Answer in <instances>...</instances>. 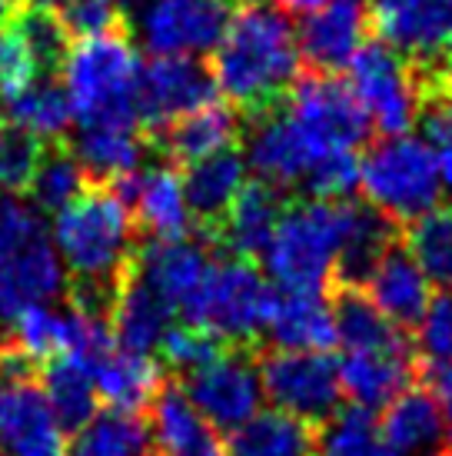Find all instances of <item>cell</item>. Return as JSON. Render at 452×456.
<instances>
[{
    "label": "cell",
    "mask_w": 452,
    "mask_h": 456,
    "mask_svg": "<svg viewBox=\"0 0 452 456\" xmlns=\"http://www.w3.org/2000/svg\"><path fill=\"white\" fill-rule=\"evenodd\" d=\"M216 101L214 70L187 53H153L137 74V120L147 130H164L187 110Z\"/></svg>",
    "instance_id": "cell-12"
},
{
    "label": "cell",
    "mask_w": 452,
    "mask_h": 456,
    "mask_svg": "<svg viewBox=\"0 0 452 456\" xmlns=\"http://www.w3.org/2000/svg\"><path fill=\"white\" fill-rule=\"evenodd\" d=\"M0 456H67V436L37 377L0 387Z\"/></svg>",
    "instance_id": "cell-16"
},
{
    "label": "cell",
    "mask_w": 452,
    "mask_h": 456,
    "mask_svg": "<svg viewBox=\"0 0 452 456\" xmlns=\"http://www.w3.org/2000/svg\"><path fill=\"white\" fill-rule=\"evenodd\" d=\"M250 120V140H246V153H243L246 167H253L256 177L273 183L283 193L303 187V180L323 160V153L303 137V130L293 124L283 101L253 114Z\"/></svg>",
    "instance_id": "cell-15"
},
{
    "label": "cell",
    "mask_w": 452,
    "mask_h": 456,
    "mask_svg": "<svg viewBox=\"0 0 452 456\" xmlns=\"http://www.w3.org/2000/svg\"><path fill=\"white\" fill-rule=\"evenodd\" d=\"M53 11L61 13L70 37H93L113 27H124V13L117 0H61Z\"/></svg>",
    "instance_id": "cell-45"
},
{
    "label": "cell",
    "mask_w": 452,
    "mask_h": 456,
    "mask_svg": "<svg viewBox=\"0 0 452 456\" xmlns=\"http://www.w3.org/2000/svg\"><path fill=\"white\" fill-rule=\"evenodd\" d=\"M13 4H17V0H0V24L7 20V13L13 11Z\"/></svg>",
    "instance_id": "cell-50"
},
{
    "label": "cell",
    "mask_w": 452,
    "mask_h": 456,
    "mask_svg": "<svg viewBox=\"0 0 452 456\" xmlns=\"http://www.w3.org/2000/svg\"><path fill=\"white\" fill-rule=\"evenodd\" d=\"M37 61L30 47L24 44V37L13 30L7 20L0 24V101L13 97L20 87H27L37 77Z\"/></svg>",
    "instance_id": "cell-46"
},
{
    "label": "cell",
    "mask_w": 452,
    "mask_h": 456,
    "mask_svg": "<svg viewBox=\"0 0 452 456\" xmlns=\"http://www.w3.org/2000/svg\"><path fill=\"white\" fill-rule=\"evenodd\" d=\"M333 323H336V343L346 350H413L406 330L396 327L379 310L363 287L333 283Z\"/></svg>",
    "instance_id": "cell-30"
},
{
    "label": "cell",
    "mask_w": 452,
    "mask_h": 456,
    "mask_svg": "<svg viewBox=\"0 0 452 456\" xmlns=\"http://www.w3.org/2000/svg\"><path fill=\"white\" fill-rule=\"evenodd\" d=\"M283 210H287L283 191H277L273 183H266L260 177L253 183H243L230 203V210L220 220V227H216L214 243H223L233 256L256 264L263 256Z\"/></svg>",
    "instance_id": "cell-24"
},
{
    "label": "cell",
    "mask_w": 452,
    "mask_h": 456,
    "mask_svg": "<svg viewBox=\"0 0 452 456\" xmlns=\"http://www.w3.org/2000/svg\"><path fill=\"white\" fill-rule=\"evenodd\" d=\"M53 216V247L70 283L117 293L137 254V224L126 203L107 183H87L77 200Z\"/></svg>",
    "instance_id": "cell-2"
},
{
    "label": "cell",
    "mask_w": 452,
    "mask_h": 456,
    "mask_svg": "<svg viewBox=\"0 0 452 456\" xmlns=\"http://www.w3.org/2000/svg\"><path fill=\"white\" fill-rule=\"evenodd\" d=\"M273 304H277L273 283L256 270L253 260L233 256L223 264H216V260L210 264L203 287L180 317L183 323L223 337L230 346L256 350L260 337L266 333Z\"/></svg>",
    "instance_id": "cell-6"
},
{
    "label": "cell",
    "mask_w": 452,
    "mask_h": 456,
    "mask_svg": "<svg viewBox=\"0 0 452 456\" xmlns=\"http://www.w3.org/2000/svg\"><path fill=\"white\" fill-rule=\"evenodd\" d=\"M343 396L363 410H383L413 387V350H346L336 363Z\"/></svg>",
    "instance_id": "cell-25"
},
{
    "label": "cell",
    "mask_w": 452,
    "mask_h": 456,
    "mask_svg": "<svg viewBox=\"0 0 452 456\" xmlns=\"http://www.w3.org/2000/svg\"><path fill=\"white\" fill-rule=\"evenodd\" d=\"M316 456H400L386 444L373 410L363 406H339L336 413L319 427Z\"/></svg>",
    "instance_id": "cell-38"
},
{
    "label": "cell",
    "mask_w": 452,
    "mask_h": 456,
    "mask_svg": "<svg viewBox=\"0 0 452 456\" xmlns=\"http://www.w3.org/2000/svg\"><path fill=\"white\" fill-rule=\"evenodd\" d=\"M369 24L402 61L432 64L452 47V0H373Z\"/></svg>",
    "instance_id": "cell-14"
},
{
    "label": "cell",
    "mask_w": 452,
    "mask_h": 456,
    "mask_svg": "<svg viewBox=\"0 0 452 456\" xmlns=\"http://www.w3.org/2000/svg\"><path fill=\"white\" fill-rule=\"evenodd\" d=\"M107 187L126 203L133 224L147 230L150 237H187L193 227L183 180L174 167H150V170L137 167Z\"/></svg>",
    "instance_id": "cell-17"
},
{
    "label": "cell",
    "mask_w": 452,
    "mask_h": 456,
    "mask_svg": "<svg viewBox=\"0 0 452 456\" xmlns=\"http://www.w3.org/2000/svg\"><path fill=\"white\" fill-rule=\"evenodd\" d=\"M226 4H237V7H243V4H253V0H226Z\"/></svg>",
    "instance_id": "cell-52"
},
{
    "label": "cell",
    "mask_w": 452,
    "mask_h": 456,
    "mask_svg": "<svg viewBox=\"0 0 452 456\" xmlns=\"http://www.w3.org/2000/svg\"><path fill=\"white\" fill-rule=\"evenodd\" d=\"M210 264H214L210 243H197L190 237H150L147 243H137L133 254V270L176 314H183L193 304Z\"/></svg>",
    "instance_id": "cell-18"
},
{
    "label": "cell",
    "mask_w": 452,
    "mask_h": 456,
    "mask_svg": "<svg viewBox=\"0 0 452 456\" xmlns=\"http://www.w3.org/2000/svg\"><path fill=\"white\" fill-rule=\"evenodd\" d=\"M143 151H147V143L137 134V127H124V124L80 127L77 140L70 143V153L90 183H113L117 177L137 170Z\"/></svg>",
    "instance_id": "cell-31"
},
{
    "label": "cell",
    "mask_w": 452,
    "mask_h": 456,
    "mask_svg": "<svg viewBox=\"0 0 452 456\" xmlns=\"http://www.w3.org/2000/svg\"><path fill=\"white\" fill-rule=\"evenodd\" d=\"M429 390L440 396L442 403V417H446V444H449V456H452V363H436L429 367Z\"/></svg>",
    "instance_id": "cell-48"
},
{
    "label": "cell",
    "mask_w": 452,
    "mask_h": 456,
    "mask_svg": "<svg viewBox=\"0 0 452 456\" xmlns=\"http://www.w3.org/2000/svg\"><path fill=\"white\" fill-rule=\"evenodd\" d=\"M442 84H452V47H449V53H446V80Z\"/></svg>",
    "instance_id": "cell-51"
},
{
    "label": "cell",
    "mask_w": 452,
    "mask_h": 456,
    "mask_svg": "<svg viewBox=\"0 0 452 456\" xmlns=\"http://www.w3.org/2000/svg\"><path fill=\"white\" fill-rule=\"evenodd\" d=\"M396 243V227L373 203L343 200V243H339L333 283L363 287L376 260Z\"/></svg>",
    "instance_id": "cell-26"
},
{
    "label": "cell",
    "mask_w": 452,
    "mask_h": 456,
    "mask_svg": "<svg viewBox=\"0 0 452 456\" xmlns=\"http://www.w3.org/2000/svg\"><path fill=\"white\" fill-rule=\"evenodd\" d=\"M270 340L283 350H327L336 343L333 310L323 293H277L270 314Z\"/></svg>",
    "instance_id": "cell-32"
},
{
    "label": "cell",
    "mask_w": 452,
    "mask_h": 456,
    "mask_svg": "<svg viewBox=\"0 0 452 456\" xmlns=\"http://www.w3.org/2000/svg\"><path fill=\"white\" fill-rule=\"evenodd\" d=\"M4 120L20 124L40 140H63L74 120L67 87L57 80V74H37L27 87L4 101Z\"/></svg>",
    "instance_id": "cell-35"
},
{
    "label": "cell",
    "mask_w": 452,
    "mask_h": 456,
    "mask_svg": "<svg viewBox=\"0 0 452 456\" xmlns=\"http://www.w3.org/2000/svg\"><path fill=\"white\" fill-rule=\"evenodd\" d=\"M316 427L283 410H256L246 423L230 430L226 456H316Z\"/></svg>",
    "instance_id": "cell-33"
},
{
    "label": "cell",
    "mask_w": 452,
    "mask_h": 456,
    "mask_svg": "<svg viewBox=\"0 0 452 456\" xmlns=\"http://www.w3.org/2000/svg\"><path fill=\"white\" fill-rule=\"evenodd\" d=\"M90 180L87 174L80 170V164L74 160V153L67 143H57V147H47L44 157H40L37 164V174L30 180V200L37 207L40 214H61L63 207L70 200H77L84 187H87Z\"/></svg>",
    "instance_id": "cell-40"
},
{
    "label": "cell",
    "mask_w": 452,
    "mask_h": 456,
    "mask_svg": "<svg viewBox=\"0 0 452 456\" xmlns=\"http://www.w3.org/2000/svg\"><path fill=\"white\" fill-rule=\"evenodd\" d=\"M383 410L386 413H383L379 430L400 456L429 453L442 444L446 417H442L440 396L429 387H406Z\"/></svg>",
    "instance_id": "cell-29"
},
{
    "label": "cell",
    "mask_w": 452,
    "mask_h": 456,
    "mask_svg": "<svg viewBox=\"0 0 452 456\" xmlns=\"http://www.w3.org/2000/svg\"><path fill=\"white\" fill-rule=\"evenodd\" d=\"M63 287L67 270L40 210L17 193H0V317L47 304Z\"/></svg>",
    "instance_id": "cell-4"
},
{
    "label": "cell",
    "mask_w": 452,
    "mask_h": 456,
    "mask_svg": "<svg viewBox=\"0 0 452 456\" xmlns=\"http://www.w3.org/2000/svg\"><path fill=\"white\" fill-rule=\"evenodd\" d=\"M0 343L44 367L47 360L63 354V314L44 304L24 306L17 317H11V330Z\"/></svg>",
    "instance_id": "cell-41"
},
{
    "label": "cell",
    "mask_w": 452,
    "mask_h": 456,
    "mask_svg": "<svg viewBox=\"0 0 452 456\" xmlns=\"http://www.w3.org/2000/svg\"><path fill=\"white\" fill-rule=\"evenodd\" d=\"M174 306L166 304L130 264V270L117 283L110 304V330L113 340L120 343V350H137V354L157 350L164 333L174 327Z\"/></svg>",
    "instance_id": "cell-23"
},
{
    "label": "cell",
    "mask_w": 452,
    "mask_h": 456,
    "mask_svg": "<svg viewBox=\"0 0 452 456\" xmlns=\"http://www.w3.org/2000/svg\"><path fill=\"white\" fill-rule=\"evenodd\" d=\"M44 151L47 140H40L13 120H0V193L27 191Z\"/></svg>",
    "instance_id": "cell-42"
},
{
    "label": "cell",
    "mask_w": 452,
    "mask_h": 456,
    "mask_svg": "<svg viewBox=\"0 0 452 456\" xmlns=\"http://www.w3.org/2000/svg\"><path fill=\"white\" fill-rule=\"evenodd\" d=\"M300 44L287 13L253 0L243 4L223 37L214 47V80L230 103L246 117L260 114L287 97L293 80L300 77Z\"/></svg>",
    "instance_id": "cell-1"
},
{
    "label": "cell",
    "mask_w": 452,
    "mask_h": 456,
    "mask_svg": "<svg viewBox=\"0 0 452 456\" xmlns=\"http://www.w3.org/2000/svg\"><path fill=\"white\" fill-rule=\"evenodd\" d=\"M137 74L140 57L126 37V27L77 40L63 61V87L77 124L137 127Z\"/></svg>",
    "instance_id": "cell-3"
},
{
    "label": "cell",
    "mask_w": 452,
    "mask_h": 456,
    "mask_svg": "<svg viewBox=\"0 0 452 456\" xmlns=\"http://www.w3.org/2000/svg\"><path fill=\"white\" fill-rule=\"evenodd\" d=\"M363 290L402 330L416 327L423 320V314L429 310V304L436 300L432 297V283L423 273V266L416 264L413 254L406 250V243L400 240L376 260L373 273L366 277Z\"/></svg>",
    "instance_id": "cell-20"
},
{
    "label": "cell",
    "mask_w": 452,
    "mask_h": 456,
    "mask_svg": "<svg viewBox=\"0 0 452 456\" xmlns=\"http://www.w3.org/2000/svg\"><path fill=\"white\" fill-rule=\"evenodd\" d=\"M256 373L273 410H283L316 430L339 410V367L327 350L273 346L266 354H256Z\"/></svg>",
    "instance_id": "cell-8"
},
{
    "label": "cell",
    "mask_w": 452,
    "mask_h": 456,
    "mask_svg": "<svg viewBox=\"0 0 452 456\" xmlns=\"http://www.w3.org/2000/svg\"><path fill=\"white\" fill-rule=\"evenodd\" d=\"M423 134L432 151L436 170H440L442 191L452 193V84H440V87L423 101Z\"/></svg>",
    "instance_id": "cell-44"
},
{
    "label": "cell",
    "mask_w": 452,
    "mask_h": 456,
    "mask_svg": "<svg viewBox=\"0 0 452 456\" xmlns=\"http://www.w3.org/2000/svg\"><path fill=\"white\" fill-rule=\"evenodd\" d=\"M233 17L226 0H153L140 13V37L150 53H214Z\"/></svg>",
    "instance_id": "cell-13"
},
{
    "label": "cell",
    "mask_w": 452,
    "mask_h": 456,
    "mask_svg": "<svg viewBox=\"0 0 452 456\" xmlns=\"http://www.w3.org/2000/svg\"><path fill=\"white\" fill-rule=\"evenodd\" d=\"M67 456H153L150 427L140 413H93L67 444Z\"/></svg>",
    "instance_id": "cell-36"
},
{
    "label": "cell",
    "mask_w": 452,
    "mask_h": 456,
    "mask_svg": "<svg viewBox=\"0 0 452 456\" xmlns=\"http://www.w3.org/2000/svg\"><path fill=\"white\" fill-rule=\"evenodd\" d=\"M283 11H293V13H310L316 11V7H323V4H329V0H277Z\"/></svg>",
    "instance_id": "cell-49"
},
{
    "label": "cell",
    "mask_w": 452,
    "mask_h": 456,
    "mask_svg": "<svg viewBox=\"0 0 452 456\" xmlns=\"http://www.w3.org/2000/svg\"><path fill=\"white\" fill-rule=\"evenodd\" d=\"M183 393L216 430H237L260 410V373L253 346H230L206 367L187 373Z\"/></svg>",
    "instance_id": "cell-11"
},
{
    "label": "cell",
    "mask_w": 452,
    "mask_h": 456,
    "mask_svg": "<svg viewBox=\"0 0 452 456\" xmlns=\"http://www.w3.org/2000/svg\"><path fill=\"white\" fill-rule=\"evenodd\" d=\"M160 147L174 164H193L210 153L233 147L239 137V110L233 103L210 101L170 120L164 130H157Z\"/></svg>",
    "instance_id": "cell-27"
},
{
    "label": "cell",
    "mask_w": 452,
    "mask_h": 456,
    "mask_svg": "<svg viewBox=\"0 0 452 456\" xmlns=\"http://www.w3.org/2000/svg\"><path fill=\"white\" fill-rule=\"evenodd\" d=\"M343 243V200L287 207L263 250V266L279 293H327Z\"/></svg>",
    "instance_id": "cell-5"
},
{
    "label": "cell",
    "mask_w": 452,
    "mask_h": 456,
    "mask_svg": "<svg viewBox=\"0 0 452 456\" xmlns=\"http://www.w3.org/2000/svg\"><path fill=\"white\" fill-rule=\"evenodd\" d=\"M283 107L303 130V137L323 157L333 151H356L373 130L350 84H343L329 70H310L296 77L283 97Z\"/></svg>",
    "instance_id": "cell-9"
},
{
    "label": "cell",
    "mask_w": 452,
    "mask_h": 456,
    "mask_svg": "<svg viewBox=\"0 0 452 456\" xmlns=\"http://www.w3.org/2000/svg\"><path fill=\"white\" fill-rule=\"evenodd\" d=\"M150 410L153 456H226L223 436L210 419H203V413L176 383H164Z\"/></svg>",
    "instance_id": "cell-22"
},
{
    "label": "cell",
    "mask_w": 452,
    "mask_h": 456,
    "mask_svg": "<svg viewBox=\"0 0 452 456\" xmlns=\"http://www.w3.org/2000/svg\"><path fill=\"white\" fill-rule=\"evenodd\" d=\"M7 24L24 37V44L37 61L40 74H57L61 70L70 47H74V37H70V30L63 27L61 13L53 7L17 0L13 11L7 13Z\"/></svg>",
    "instance_id": "cell-37"
},
{
    "label": "cell",
    "mask_w": 452,
    "mask_h": 456,
    "mask_svg": "<svg viewBox=\"0 0 452 456\" xmlns=\"http://www.w3.org/2000/svg\"><path fill=\"white\" fill-rule=\"evenodd\" d=\"M117 4H120V0H117Z\"/></svg>",
    "instance_id": "cell-53"
},
{
    "label": "cell",
    "mask_w": 452,
    "mask_h": 456,
    "mask_svg": "<svg viewBox=\"0 0 452 456\" xmlns=\"http://www.w3.org/2000/svg\"><path fill=\"white\" fill-rule=\"evenodd\" d=\"M180 180H183V193H187L193 224L200 227L203 240L214 243L220 220L230 210L239 187L246 183V157L233 143V147H223V151L210 153L203 160L187 164Z\"/></svg>",
    "instance_id": "cell-21"
},
{
    "label": "cell",
    "mask_w": 452,
    "mask_h": 456,
    "mask_svg": "<svg viewBox=\"0 0 452 456\" xmlns=\"http://www.w3.org/2000/svg\"><path fill=\"white\" fill-rule=\"evenodd\" d=\"M230 350V343L223 337H216L210 330L193 327V323H180L170 327L160 340V354H164V367L176 370V373H193V370L206 367L210 360L223 356Z\"/></svg>",
    "instance_id": "cell-43"
},
{
    "label": "cell",
    "mask_w": 452,
    "mask_h": 456,
    "mask_svg": "<svg viewBox=\"0 0 452 456\" xmlns=\"http://www.w3.org/2000/svg\"><path fill=\"white\" fill-rule=\"evenodd\" d=\"M366 24H369V7L363 0H329L303 17L296 34L300 57H306L313 70L336 74L359 51V44L366 40Z\"/></svg>",
    "instance_id": "cell-19"
},
{
    "label": "cell",
    "mask_w": 452,
    "mask_h": 456,
    "mask_svg": "<svg viewBox=\"0 0 452 456\" xmlns=\"http://www.w3.org/2000/svg\"><path fill=\"white\" fill-rule=\"evenodd\" d=\"M93 383H97V396L110 410L143 413L153 403V396L164 390L166 367L157 363L150 354L110 350L93 370Z\"/></svg>",
    "instance_id": "cell-28"
},
{
    "label": "cell",
    "mask_w": 452,
    "mask_h": 456,
    "mask_svg": "<svg viewBox=\"0 0 452 456\" xmlns=\"http://www.w3.org/2000/svg\"><path fill=\"white\" fill-rule=\"evenodd\" d=\"M350 90L383 137L406 134L419 114V87L400 53L383 40H363L352 53Z\"/></svg>",
    "instance_id": "cell-10"
},
{
    "label": "cell",
    "mask_w": 452,
    "mask_h": 456,
    "mask_svg": "<svg viewBox=\"0 0 452 456\" xmlns=\"http://www.w3.org/2000/svg\"><path fill=\"white\" fill-rule=\"evenodd\" d=\"M419 327V354L429 367L452 363V297H436L423 314Z\"/></svg>",
    "instance_id": "cell-47"
},
{
    "label": "cell",
    "mask_w": 452,
    "mask_h": 456,
    "mask_svg": "<svg viewBox=\"0 0 452 456\" xmlns=\"http://www.w3.org/2000/svg\"><path fill=\"white\" fill-rule=\"evenodd\" d=\"M406 250L432 287L452 290V207H432L429 214L416 216L406 233Z\"/></svg>",
    "instance_id": "cell-39"
},
{
    "label": "cell",
    "mask_w": 452,
    "mask_h": 456,
    "mask_svg": "<svg viewBox=\"0 0 452 456\" xmlns=\"http://www.w3.org/2000/svg\"><path fill=\"white\" fill-rule=\"evenodd\" d=\"M359 187L366 203L392 224H413L416 216L440 207L442 180L426 140L413 134H390L373 143L359 160Z\"/></svg>",
    "instance_id": "cell-7"
},
{
    "label": "cell",
    "mask_w": 452,
    "mask_h": 456,
    "mask_svg": "<svg viewBox=\"0 0 452 456\" xmlns=\"http://www.w3.org/2000/svg\"><path fill=\"white\" fill-rule=\"evenodd\" d=\"M37 380L63 430H80L97 413L101 396H97V383H93V367L87 363L61 354L40 367Z\"/></svg>",
    "instance_id": "cell-34"
}]
</instances>
